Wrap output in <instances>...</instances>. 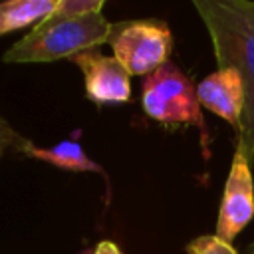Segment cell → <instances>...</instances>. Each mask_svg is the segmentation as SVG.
Masks as SVG:
<instances>
[{"mask_svg":"<svg viewBox=\"0 0 254 254\" xmlns=\"http://www.w3.org/2000/svg\"><path fill=\"white\" fill-rule=\"evenodd\" d=\"M141 105L151 119L163 125L198 127L202 133V141H206L204 119L200 111L202 105L196 95V85L173 62L163 64L143 79Z\"/></svg>","mask_w":254,"mask_h":254,"instance_id":"3","label":"cell"},{"mask_svg":"<svg viewBox=\"0 0 254 254\" xmlns=\"http://www.w3.org/2000/svg\"><path fill=\"white\" fill-rule=\"evenodd\" d=\"M83 73L85 93L97 105L103 103H125L131 101V75L113 58L95 50H87L71 58Z\"/></svg>","mask_w":254,"mask_h":254,"instance_id":"6","label":"cell"},{"mask_svg":"<svg viewBox=\"0 0 254 254\" xmlns=\"http://www.w3.org/2000/svg\"><path fill=\"white\" fill-rule=\"evenodd\" d=\"M196 95L204 109L218 115L240 133L246 107V89L236 69L224 67L208 73L196 85Z\"/></svg>","mask_w":254,"mask_h":254,"instance_id":"7","label":"cell"},{"mask_svg":"<svg viewBox=\"0 0 254 254\" xmlns=\"http://www.w3.org/2000/svg\"><path fill=\"white\" fill-rule=\"evenodd\" d=\"M20 153H24L26 157L50 163L54 167L65 169V171H75V173H99L103 175V169L91 161L87 157V153L83 151V147L75 141H60L54 147H36L32 141L24 139L18 147Z\"/></svg>","mask_w":254,"mask_h":254,"instance_id":"8","label":"cell"},{"mask_svg":"<svg viewBox=\"0 0 254 254\" xmlns=\"http://www.w3.org/2000/svg\"><path fill=\"white\" fill-rule=\"evenodd\" d=\"M93 254H121L119 246L111 240H101L97 242V246L93 248Z\"/></svg>","mask_w":254,"mask_h":254,"instance_id":"13","label":"cell"},{"mask_svg":"<svg viewBox=\"0 0 254 254\" xmlns=\"http://www.w3.org/2000/svg\"><path fill=\"white\" fill-rule=\"evenodd\" d=\"M58 0H6L0 2V36L40 24L52 16Z\"/></svg>","mask_w":254,"mask_h":254,"instance_id":"9","label":"cell"},{"mask_svg":"<svg viewBox=\"0 0 254 254\" xmlns=\"http://www.w3.org/2000/svg\"><path fill=\"white\" fill-rule=\"evenodd\" d=\"M218 69L232 67L246 89V107L236 147L254 163V2L252 0H194Z\"/></svg>","mask_w":254,"mask_h":254,"instance_id":"1","label":"cell"},{"mask_svg":"<svg viewBox=\"0 0 254 254\" xmlns=\"http://www.w3.org/2000/svg\"><path fill=\"white\" fill-rule=\"evenodd\" d=\"M252 218H254L252 163L236 147L222 190L214 234L226 242H232L252 222Z\"/></svg>","mask_w":254,"mask_h":254,"instance_id":"5","label":"cell"},{"mask_svg":"<svg viewBox=\"0 0 254 254\" xmlns=\"http://www.w3.org/2000/svg\"><path fill=\"white\" fill-rule=\"evenodd\" d=\"M105 6L103 0H58L56 14L60 16H87V14H101Z\"/></svg>","mask_w":254,"mask_h":254,"instance_id":"11","label":"cell"},{"mask_svg":"<svg viewBox=\"0 0 254 254\" xmlns=\"http://www.w3.org/2000/svg\"><path fill=\"white\" fill-rule=\"evenodd\" d=\"M24 139L0 117V157L4 155V151H6V147H14V149H18L20 147V143H22Z\"/></svg>","mask_w":254,"mask_h":254,"instance_id":"12","label":"cell"},{"mask_svg":"<svg viewBox=\"0 0 254 254\" xmlns=\"http://www.w3.org/2000/svg\"><path fill=\"white\" fill-rule=\"evenodd\" d=\"M107 44L129 75H149L169 62L173 34L165 20L141 18L111 24Z\"/></svg>","mask_w":254,"mask_h":254,"instance_id":"4","label":"cell"},{"mask_svg":"<svg viewBox=\"0 0 254 254\" xmlns=\"http://www.w3.org/2000/svg\"><path fill=\"white\" fill-rule=\"evenodd\" d=\"M189 254H238V250L232 246V242H226L218 238L216 234H202L196 236L187 244Z\"/></svg>","mask_w":254,"mask_h":254,"instance_id":"10","label":"cell"},{"mask_svg":"<svg viewBox=\"0 0 254 254\" xmlns=\"http://www.w3.org/2000/svg\"><path fill=\"white\" fill-rule=\"evenodd\" d=\"M111 24L103 14L60 16L52 14L36 24L2 56L4 64H50L75 58L81 52L107 44Z\"/></svg>","mask_w":254,"mask_h":254,"instance_id":"2","label":"cell"}]
</instances>
